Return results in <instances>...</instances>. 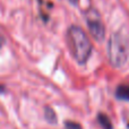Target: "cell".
<instances>
[{"instance_id":"obj_1","label":"cell","mask_w":129,"mask_h":129,"mask_svg":"<svg viewBox=\"0 0 129 129\" xmlns=\"http://www.w3.org/2000/svg\"><path fill=\"white\" fill-rule=\"evenodd\" d=\"M67 43L71 56L78 63L84 64L88 61L93 45L84 29L79 26H70L67 31Z\"/></svg>"},{"instance_id":"obj_2","label":"cell","mask_w":129,"mask_h":129,"mask_svg":"<svg viewBox=\"0 0 129 129\" xmlns=\"http://www.w3.org/2000/svg\"><path fill=\"white\" fill-rule=\"evenodd\" d=\"M129 58V36L127 32L118 31L108 42V59L114 68L125 66Z\"/></svg>"},{"instance_id":"obj_3","label":"cell","mask_w":129,"mask_h":129,"mask_svg":"<svg viewBox=\"0 0 129 129\" xmlns=\"http://www.w3.org/2000/svg\"><path fill=\"white\" fill-rule=\"evenodd\" d=\"M87 26H88L89 33L93 36V39L98 42L102 41L105 36V27L103 25L101 18L98 14H88L87 15Z\"/></svg>"},{"instance_id":"obj_4","label":"cell","mask_w":129,"mask_h":129,"mask_svg":"<svg viewBox=\"0 0 129 129\" xmlns=\"http://www.w3.org/2000/svg\"><path fill=\"white\" fill-rule=\"evenodd\" d=\"M116 98L121 101H129V84H121L117 87Z\"/></svg>"},{"instance_id":"obj_5","label":"cell","mask_w":129,"mask_h":129,"mask_svg":"<svg viewBox=\"0 0 129 129\" xmlns=\"http://www.w3.org/2000/svg\"><path fill=\"white\" fill-rule=\"evenodd\" d=\"M98 121H99V123H100V126L102 129H113L110 118L108 116H105L104 113H99Z\"/></svg>"},{"instance_id":"obj_6","label":"cell","mask_w":129,"mask_h":129,"mask_svg":"<svg viewBox=\"0 0 129 129\" xmlns=\"http://www.w3.org/2000/svg\"><path fill=\"white\" fill-rule=\"evenodd\" d=\"M44 117L49 123H57V116L54 113V111L52 110V108L50 107L44 108Z\"/></svg>"},{"instance_id":"obj_7","label":"cell","mask_w":129,"mask_h":129,"mask_svg":"<svg viewBox=\"0 0 129 129\" xmlns=\"http://www.w3.org/2000/svg\"><path fill=\"white\" fill-rule=\"evenodd\" d=\"M64 128L66 129H83L82 126L78 122H76V121H70V120L64 122Z\"/></svg>"},{"instance_id":"obj_8","label":"cell","mask_w":129,"mask_h":129,"mask_svg":"<svg viewBox=\"0 0 129 129\" xmlns=\"http://www.w3.org/2000/svg\"><path fill=\"white\" fill-rule=\"evenodd\" d=\"M5 92H6V86H5V85H2V84H0V94L5 93Z\"/></svg>"}]
</instances>
